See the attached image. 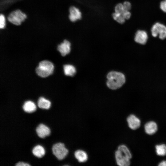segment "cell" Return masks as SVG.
<instances>
[{"mask_svg":"<svg viewBox=\"0 0 166 166\" xmlns=\"http://www.w3.org/2000/svg\"><path fill=\"white\" fill-rule=\"evenodd\" d=\"M106 84L110 89H116L121 87L125 81L124 75L122 73L114 71L109 73L107 76Z\"/></svg>","mask_w":166,"mask_h":166,"instance_id":"1","label":"cell"},{"mask_svg":"<svg viewBox=\"0 0 166 166\" xmlns=\"http://www.w3.org/2000/svg\"><path fill=\"white\" fill-rule=\"evenodd\" d=\"M54 69L53 64L47 60L40 61L35 69L37 74L40 77H45L53 73Z\"/></svg>","mask_w":166,"mask_h":166,"instance_id":"2","label":"cell"},{"mask_svg":"<svg viewBox=\"0 0 166 166\" xmlns=\"http://www.w3.org/2000/svg\"><path fill=\"white\" fill-rule=\"evenodd\" d=\"M52 150L54 155L59 160L64 159L68 153V150L65 147L64 144L61 143L53 144Z\"/></svg>","mask_w":166,"mask_h":166,"instance_id":"3","label":"cell"},{"mask_svg":"<svg viewBox=\"0 0 166 166\" xmlns=\"http://www.w3.org/2000/svg\"><path fill=\"white\" fill-rule=\"evenodd\" d=\"M26 17V15L19 10L11 13L8 17V20L11 23L16 25H20Z\"/></svg>","mask_w":166,"mask_h":166,"instance_id":"4","label":"cell"},{"mask_svg":"<svg viewBox=\"0 0 166 166\" xmlns=\"http://www.w3.org/2000/svg\"><path fill=\"white\" fill-rule=\"evenodd\" d=\"M151 33L154 37L158 35L159 38L164 39L166 38V26L162 24L157 22L152 26Z\"/></svg>","mask_w":166,"mask_h":166,"instance_id":"5","label":"cell"},{"mask_svg":"<svg viewBox=\"0 0 166 166\" xmlns=\"http://www.w3.org/2000/svg\"><path fill=\"white\" fill-rule=\"evenodd\" d=\"M115 157L117 164L120 166H128L130 164V158L125 153L117 149L115 152Z\"/></svg>","mask_w":166,"mask_h":166,"instance_id":"6","label":"cell"},{"mask_svg":"<svg viewBox=\"0 0 166 166\" xmlns=\"http://www.w3.org/2000/svg\"><path fill=\"white\" fill-rule=\"evenodd\" d=\"M127 121L129 127L132 129H136L140 126V120L134 115H130L127 117Z\"/></svg>","mask_w":166,"mask_h":166,"instance_id":"7","label":"cell"},{"mask_svg":"<svg viewBox=\"0 0 166 166\" xmlns=\"http://www.w3.org/2000/svg\"><path fill=\"white\" fill-rule=\"evenodd\" d=\"M36 131L38 136L42 138L49 135L50 133L49 128L42 124L38 125L36 128Z\"/></svg>","mask_w":166,"mask_h":166,"instance_id":"8","label":"cell"},{"mask_svg":"<svg viewBox=\"0 0 166 166\" xmlns=\"http://www.w3.org/2000/svg\"><path fill=\"white\" fill-rule=\"evenodd\" d=\"M148 36L147 33L144 30H138L136 33L134 40L135 41L139 44H145L147 40Z\"/></svg>","mask_w":166,"mask_h":166,"instance_id":"9","label":"cell"},{"mask_svg":"<svg viewBox=\"0 0 166 166\" xmlns=\"http://www.w3.org/2000/svg\"><path fill=\"white\" fill-rule=\"evenodd\" d=\"M70 45L69 42L65 40L61 44L58 45L57 49L61 55L64 56L69 53L70 51Z\"/></svg>","mask_w":166,"mask_h":166,"instance_id":"10","label":"cell"},{"mask_svg":"<svg viewBox=\"0 0 166 166\" xmlns=\"http://www.w3.org/2000/svg\"><path fill=\"white\" fill-rule=\"evenodd\" d=\"M144 128L146 133L150 135L155 133L157 130V124L154 121H150L144 125Z\"/></svg>","mask_w":166,"mask_h":166,"instance_id":"11","label":"cell"},{"mask_svg":"<svg viewBox=\"0 0 166 166\" xmlns=\"http://www.w3.org/2000/svg\"><path fill=\"white\" fill-rule=\"evenodd\" d=\"M69 18L72 22H75L81 18V13L79 10L74 6H72L69 9Z\"/></svg>","mask_w":166,"mask_h":166,"instance_id":"12","label":"cell"},{"mask_svg":"<svg viewBox=\"0 0 166 166\" xmlns=\"http://www.w3.org/2000/svg\"><path fill=\"white\" fill-rule=\"evenodd\" d=\"M74 156L78 161L81 163L86 162L88 159V155L86 152L81 150L76 151L74 153Z\"/></svg>","mask_w":166,"mask_h":166,"instance_id":"13","label":"cell"},{"mask_svg":"<svg viewBox=\"0 0 166 166\" xmlns=\"http://www.w3.org/2000/svg\"><path fill=\"white\" fill-rule=\"evenodd\" d=\"M22 108L24 111L28 113L33 112L36 109L35 104L30 101H25L23 104Z\"/></svg>","mask_w":166,"mask_h":166,"instance_id":"14","label":"cell"},{"mask_svg":"<svg viewBox=\"0 0 166 166\" xmlns=\"http://www.w3.org/2000/svg\"><path fill=\"white\" fill-rule=\"evenodd\" d=\"M38 107L42 109H48L50 107L51 102L43 97H41L38 101Z\"/></svg>","mask_w":166,"mask_h":166,"instance_id":"15","label":"cell"},{"mask_svg":"<svg viewBox=\"0 0 166 166\" xmlns=\"http://www.w3.org/2000/svg\"><path fill=\"white\" fill-rule=\"evenodd\" d=\"M32 152L35 156L40 158L45 154V151L44 148L40 145H37L33 148Z\"/></svg>","mask_w":166,"mask_h":166,"instance_id":"16","label":"cell"},{"mask_svg":"<svg viewBox=\"0 0 166 166\" xmlns=\"http://www.w3.org/2000/svg\"><path fill=\"white\" fill-rule=\"evenodd\" d=\"M64 73L66 76H73L76 73L75 67L72 65H65L63 66Z\"/></svg>","mask_w":166,"mask_h":166,"instance_id":"17","label":"cell"},{"mask_svg":"<svg viewBox=\"0 0 166 166\" xmlns=\"http://www.w3.org/2000/svg\"><path fill=\"white\" fill-rule=\"evenodd\" d=\"M155 148L156 152L158 155L164 156L166 155V145L165 144L157 145Z\"/></svg>","mask_w":166,"mask_h":166,"instance_id":"18","label":"cell"},{"mask_svg":"<svg viewBox=\"0 0 166 166\" xmlns=\"http://www.w3.org/2000/svg\"><path fill=\"white\" fill-rule=\"evenodd\" d=\"M124 9L123 4L119 3L115 7V12L120 14H122L125 11Z\"/></svg>","mask_w":166,"mask_h":166,"instance_id":"19","label":"cell"},{"mask_svg":"<svg viewBox=\"0 0 166 166\" xmlns=\"http://www.w3.org/2000/svg\"><path fill=\"white\" fill-rule=\"evenodd\" d=\"M5 26V18L4 15L1 14L0 15V28H3Z\"/></svg>","mask_w":166,"mask_h":166,"instance_id":"20","label":"cell"},{"mask_svg":"<svg viewBox=\"0 0 166 166\" xmlns=\"http://www.w3.org/2000/svg\"><path fill=\"white\" fill-rule=\"evenodd\" d=\"M160 7L162 11L166 13V0L160 2Z\"/></svg>","mask_w":166,"mask_h":166,"instance_id":"21","label":"cell"},{"mask_svg":"<svg viewBox=\"0 0 166 166\" xmlns=\"http://www.w3.org/2000/svg\"><path fill=\"white\" fill-rule=\"evenodd\" d=\"M123 4L125 10L129 11L130 9L131 5L129 2H125Z\"/></svg>","mask_w":166,"mask_h":166,"instance_id":"22","label":"cell"},{"mask_svg":"<svg viewBox=\"0 0 166 166\" xmlns=\"http://www.w3.org/2000/svg\"><path fill=\"white\" fill-rule=\"evenodd\" d=\"M122 15L125 19H128L130 17L131 13L129 11L125 10Z\"/></svg>","mask_w":166,"mask_h":166,"instance_id":"23","label":"cell"},{"mask_svg":"<svg viewBox=\"0 0 166 166\" xmlns=\"http://www.w3.org/2000/svg\"><path fill=\"white\" fill-rule=\"evenodd\" d=\"M125 19L122 15L121 14L117 18L116 20L120 23L123 24L124 22Z\"/></svg>","mask_w":166,"mask_h":166,"instance_id":"24","label":"cell"},{"mask_svg":"<svg viewBox=\"0 0 166 166\" xmlns=\"http://www.w3.org/2000/svg\"><path fill=\"white\" fill-rule=\"evenodd\" d=\"M16 166H28L30 165L28 164L22 162H19L17 163L15 165Z\"/></svg>","mask_w":166,"mask_h":166,"instance_id":"25","label":"cell"},{"mask_svg":"<svg viewBox=\"0 0 166 166\" xmlns=\"http://www.w3.org/2000/svg\"><path fill=\"white\" fill-rule=\"evenodd\" d=\"M159 166H166V160H163L160 162L158 165Z\"/></svg>","mask_w":166,"mask_h":166,"instance_id":"26","label":"cell"}]
</instances>
